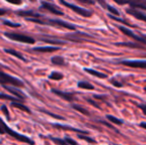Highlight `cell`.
Segmentation results:
<instances>
[{
  "label": "cell",
  "instance_id": "44dd1931",
  "mask_svg": "<svg viewBox=\"0 0 146 145\" xmlns=\"http://www.w3.org/2000/svg\"><path fill=\"white\" fill-rule=\"evenodd\" d=\"M49 77H50L51 79H54V81H60V79H62L64 77V75H62L61 73H58V72H53L51 73L50 75H49Z\"/></svg>",
  "mask_w": 146,
  "mask_h": 145
},
{
  "label": "cell",
  "instance_id": "484cf974",
  "mask_svg": "<svg viewBox=\"0 0 146 145\" xmlns=\"http://www.w3.org/2000/svg\"><path fill=\"white\" fill-rule=\"evenodd\" d=\"M119 46H126V47H129V48H141L139 45H136V44H132V43H121V44H117Z\"/></svg>",
  "mask_w": 146,
  "mask_h": 145
},
{
  "label": "cell",
  "instance_id": "ffe728a7",
  "mask_svg": "<svg viewBox=\"0 0 146 145\" xmlns=\"http://www.w3.org/2000/svg\"><path fill=\"white\" fill-rule=\"evenodd\" d=\"M78 87H80V89H94V85H90V83H87V81H80L79 83H78Z\"/></svg>",
  "mask_w": 146,
  "mask_h": 145
},
{
  "label": "cell",
  "instance_id": "e575fe53",
  "mask_svg": "<svg viewBox=\"0 0 146 145\" xmlns=\"http://www.w3.org/2000/svg\"><path fill=\"white\" fill-rule=\"evenodd\" d=\"M6 1H8L9 3H12V4H15V5H19V4H21V0H6Z\"/></svg>",
  "mask_w": 146,
  "mask_h": 145
},
{
  "label": "cell",
  "instance_id": "30bf717a",
  "mask_svg": "<svg viewBox=\"0 0 146 145\" xmlns=\"http://www.w3.org/2000/svg\"><path fill=\"white\" fill-rule=\"evenodd\" d=\"M4 87L7 89L9 93H11L12 95H14V97H16L17 99H25V95H24L22 91H20L18 89H14V87H10L9 85H3Z\"/></svg>",
  "mask_w": 146,
  "mask_h": 145
},
{
  "label": "cell",
  "instance_id": "d590c367",
  "mask_svg": "<svg viewBox=\"0 0 146 145\" xmlns=\"http://www.w3.org/2000/svg\"><path fill=\"white\" fill-rule=\"evenodd\" d=\"M79 2H82V3H86V4H94V2L92 0H77Z\"/></svg>",
  "mask_w": 146,
  "mask_h": 145
},
{
  "label": "cell",
  "instance_id": "1f68e13d",
  "mask_svg": "<svg viewBox=\"0 0 146 145\" xmlns=\"http://www.w3.org/2000/svg\"><path fill=\"white\" fill-rule=\"evenodd\" d=\"M4 24L7 26H10V27H20V24H17V23H12V22H9V21H4Z\"/></svg>",
  "mask_w": 146,
  "mask_h": 145
},
{
  "label": "cell",
  "instance_id": "60d3db41",
  "mask_svg": "<svg viewBox=\"0 0 146 145\" xmlns=\"http://www.w3.org/2000/svg\"><path fill=\"white\" fill-rule=\"evenodd\" d=\"M6 13V11L4 9H2V8H0V16L1 15H4V14Z\"/></svg>",
  "mask_w": 146,
  "mask_h": 145
},
{
  "label": "cell",
  "instance_id": "7a4b0ae2",
  "mask_svg": "<svg viewBox=\"0 0 146 145\" xmlns=\"http://www.w3.org/2000/svg\"><path fill=\"white\" fill-rule=\"evenodd\" d=\"M0 83L2 85H14V87H24V83L23 81H21L20 79H16V77H13L11 75H7V73H3L2 71H0Z\"/></svg>",
  "mask_w": 146,
  "mask_h": 145
},
{
  "label": "cell",
  "instance_id": "9c48e42d",
  "mask_svg": "<svg viewBox=\"0 0 146 145\" xmlns=\"http://www.w3.org/2000/svg\"><path fill=\"white\" fill-rule=\"evenodd\" d=\"M126 12L129 14V15H132L133 17H135L136 19L146 22V14H144L143 12H141V11H139V10L136 9V8L130 7V8H128V9L126 10Z\"/></svg>",
  "mask_w": 146,
  "mask_h": 145
},
{
  "label": "cell",
  "instance_id": "f1b7e54d",
  "mask_svg": "<svg viewBox=\"0 0 146 145\" xmlns=\"http://www.w3.org/2000/svg\"><path fill=\"white\" fill-rule=\"evenodd\" d=\"M110 17L111 18V19H114V20H116V21L121 22V23H124L125 25H130V24H129V23H127V22H125L123 19H120V18H117V17H115V16H113V15H110ZM130 26H133V25H130Z\"/></svg>",
  "mask_w": 146,
  "mask_h": 145
},
{
  "label": "cell",
  "instance_id": "8d00e7d4",
  "mask_svg": "<svg viewBox=\"0 0 146 145\" xmlns=\"http://www.w3.org/2000/svg\"><path fill=\"white\" fill-rule=\"evenodd\" d=\"M88 103H92V105H94V107H98V109H100V107H98V105H96V103H94V101H92V99H88Z\"/></svg>",
  "mask_w": 146,
  "mask_h": 145
},
{
  "label": "cell",
  "instance_id": "836d02e7",
  "mask_svg": "<svg viewBox=\"0 0 146 145\" xmlns=\"http://www.w3.org/2000/svg\"><path fill=\"white\" fill-rule=\"evenodd\" d=\"M42 111H43V112H45V113H47V114H49V115L53 116V117H55V118H59V119H63V117H62V116L56 115V114H53V113H51L50 111H46V110H42Z\"/></svg>",
  "mask_w": 146,
  "mask_h": 145
},
{
  "label": "cell",
  "instance_id": "ac0fdd59",
  "mask_svg": "<svg viewBox=\"0 0 146 145\" xmlns=\"http://www.w3.org/2000/svg\"><path fill=\"white\" fill-rule=\"evenodd\" d=\"M52 63L54 65H57V66H64L65 65V60H64L62 57L60 56H56V57H53L52 58Z\"/></svg>",
  "mask_w": 146,
  "mask_h": 145
},
{
  "label": "cell",
  "instance_id": "603a6c76",
  "mask_svg": "<svg viewBox=\"0 0 146 145\" xmlns=\"http://www.w3.org/2000/svg\"><path fill=\"white\" fill-rule=\"evenodd\" d=\"M106 117H108V119L110 120V121L113 122V123H115V124H122L123 123L122 120L118 119V118L114 117V116H112V115H108Z\"/></svg>",
  "mask_w": 146,
  "mask_h": 145
},
{
  "label": "cell",
  "instance_id": "f35d334b",
  "mask_svg": "<svg viewBox=\"0 0 146 145\" xmlns=\"http://www.w3.org/2000/svg\"><path fill=\"white\" fill-rule=\"evenodd\" d=\"M111 83H113L114 85H116V87H121V83H117L115 81V79H111Z\"/></svg>",
  "mask_w": 146,
  "mask_h": 145
},
{
  "label": "cell",
  "instance_id": "8fae6325",
  "mask_svg": "<svg viewBox=\"0 0 146 145\" xmlns=\"http://www.w3.org/2000/svg\"><path fill=\"white\" fill-rule=\"evenodd\" d=\"M53 93H56L57 95L61 97L62 99H66V101H72L75 97H74V95L72 93H64V91H57V89H53Z\"/></svg>",
  "mask_w": 146,
  "mask_h": 145
},
{
  "label": "cell",
  "instance_id": "4316f807",
  "mask_svg": "<svg viewBox=\"0 0 146 145\" xmlns=\"http://www.w3.org/2000/svg\"><path fill=\"white\" fill-rule=\"evenodd\" d=\"M51 139L59 145H68L67 142H66V140H62V139H59V138H53V137H51Z\"/></svg>",
  "mask_w": 146,
  "mask_h": 145
},
{
  "label": "cell",
  "instance_id": "b9f144b4",
  "mask_svg": "<svg viewBox=\"0 0 146 145\" xmlns=\"http://www.w3.org/2000/svg\"><path fill=\"white\" fill-rule=\"evenodd\" d=\"M140 126L142 128H144V129H146V122H142V123L140 124Z\"/></svg>",
  "mask_w": 146,
  "mask_h": 145
},
{
  "label": "cell",
  "instance_id": "ee69618b",
  "mask_svg": "<svg viewBox=\"0 0 146 145\" xmlns=\"http://www.w3.org/2000/svg\"><path fill=\"white\" fill-rule=\"evenodd\" d=\"M144 91H146V87H145V89H144Z\"/></svg>",
  "mask_w": 146,
  "mask_h": 145
},
{
  "label": "cell",
  "instance_id": "7c38bea8",
  "mask_svg": "<svg viewBox=\"0 0 146 145\" xmlns=\"http://www.w3.org/2000/svg\"><path fill=\"white\" fill-rule=\"evenodd\" d=\"M58 50L59 48H57V47H39V48L33 49L34 52H40V53H51Z\"/></svg>",
  "mask_w": 146,
  "mask_h": 145
},
{
  "label": "cell",
  "instance_id": "5b68a950",
  "mask_svg": "<svg viewBox=\"0 0 146 145\" xmlns=\"http://www.w3.org/2000/svg\"><path fill=\"white\" fill-rule=\"evenodd\" d=\"M118 4H129L132 8L146 10V0H114Z\"/></svg>",
  "mask_w": 146,
  "mask_h": 145
},
{
  "label": "cell",
  "instance_id": "3957f363",
  "mask_svg": "<svg viewBox=\"0 0 146 145\" xmlns=\"http://www.w3.org/2000/svg\"><path fill=\"white\" fill-rule=\"evenodd\" d=\"M5 37L11 39V40L17 41V42H22V43H27V44H34L35 40L32 37H29L27 35H23V34L19 33H11V32H6L4 33Z\"/></svg>",
  "mask_w": 146,
  "mask_h": 145
},
{
  "label": "cell",
  "instance_id": "83f0119b",
  "mask_svg": "<svg viewBox=\"0 0 146 145\" xmlns=\"http://www.w3.org/2000/svg\"><path fill=\"white\" fill-rule=\"evenodd\" d=\"M44 42L51 43V44H65V42H62V41H57V40H49V39H44Z\"/></svg>",
  "mask_w": 146,
  "mask_h": 145
},
{
  "label": "cell",
  "instance_id": "d6a6232c",
  "mask_svg": "<svg viewBox=\"0 0 146 145\" xmlns=\"http://www.w3.org/2000/svg\"><path fill=\"white\" fill-rule=\"evenodd\" d=\"M66 142H67V144H69V145H78L77 142H76L75 140L71 139V138H66Z\"/></svg>",
  "mask_w": 146,
  "mask_h": 145
},
{
  "label": "cell",
  "instance_id": "f546056e",
  "mask_svg": "<svg viewBox=\"0 0 146 145\" xmlns=\"http://www.w3.org/2000/svg\"><path fill=\"white\" fill-rule=\"evenodd\" d=\"M1 109H2V111H3V113L5 114L6 118L9 120L10 119V115H9V112H8V109H7V107H6V105H3V107H1Z\"/></svg>",
  "mask_w": 146,
  "mask_h": 145
},
{
  "label": "cell",
  "instance_id": "4dcf8cb0",
  "mask_svg": "<svg viewBox=\"0 0 146 145\" xmlns=\"http://www.w3.org/2000/svg\"><path fill=\"white\" fill-rule=\"evenodd\" d=\"M108 11H110L111 13H113L114 15H116V16H118V15H119V12L117 11V10H116L114 7H111V6L108 5Z\"/></svg>",
  "mask_w": 146,
  "mask_h": 145
},
{
  "label": "cell",
  "instance_id": "8992f818",
  "mask_svg": "<svg viewBox=\"0 0 146 145\" xmlns=\"http://www.w3.org/2000/svg\"><path fill=\"white\" fill-rule=\"evenodd\" d=\"M48 23H50L51 25L54 26H60V27L66 28V29L69 30H75L76 27L71 23H68L66 21H63V20H59V19H50L48 20Z\"/></svg>",
  "mask_w": 146,
  "mask_h": 145
},
{
  "label": "cell",
  "instance_id": "7bdbcfd3",
  "mask_svg": "<svg viewBox=\"0 0 146 145\" xmlns=\"http://www.w3.org/2000/svg\"><path fill=\"white\" fill-rule=\"evenodd\" d=\"M30 1H32V2H34V1H36V0H30Z\"/></svg>",
  "mask_w": 146,
  "mask_h": 145
},
{
  "label": "cell",
  "instance_id": "52a82bcc",
  "mask_svg": "<svg viewBox=\"0 0 146 145\" xmlns=\"http://www.w3.org/2000/svg\"><path fill=\"white\" fill-rule=\"evenodd\" d=\"M121 65L130 67V68H139V69H146V61H122L120 62Z\"/></svg>",
  "mask_w": 146,
  "mask_h": 145
},
{
  "label": "cell",
  "instance_id": "ba28073f",
  "mask_svg": "<svg viewBox=\"0 0 146 145\" xmlns=\"http://www.w3.org/2000/svg\"><path fill=\"white\" fill-rule=\"evenodd\" d=\"M42 7L44 8V9L48 10V11L51 12V13L55 14V15H59V16H63L64 15V13L59 9L58 7H57V6L53 5V4L49 3V2H47V1H43L42 2Z\"/></svg>",
  "mask_w": 146,
  "mask_h": 145
},
{
  "label": "cell",
  "instance_id": "9a60e30c",
  "mask_svg": "<svg viewBox=\"0 0 146 145\" xmlns=\"http://www.w3.org/2000/svg\"><path fill=\"white\" fill-rule=\"evenodd\" d=\"M18 14L21 15V16H23V17H36V18L42 17L41 15L34 13L33 11H20V12H18Z\"/></svg>",
  "mask_w": 146,
  "mask_h": 145
},
{
  "label": "cell",
  "instance_id": "6da1fadb",
  "mask_svg": "<svg viewBox=\"0 0 146 145\" xmlns=\"http://www.w3.org/2000/svg\"><path fill=\"white\" fill-rule=\"evenodd\" d=\"M5 133L9 134V135H11L13 138L19 140V141L26 142V143H28L30 145L34 144V141H32V140H31L30 138H28L27 136L22 135V134H19V133H17L16 131H13L12 129H10L9 126H8L7 124H6L5 122H4L1 118H0V134H5Z\"/></svg>",
  "mask_w": 146,
  "mask_h": 145
},
{
  "label": "cell",
  "instance_id": "d4e9b609",
  "mask_svg": "<svg viewBox=\"0 0 146 145\" xmlns=\"http://www.w3.org/2000/svg\"><path fill=\"white\" fill-rule=\"evenodd\" d=\"M0 99H9V101H17V99L14 97H9L7 95H4V93H0Z\"/></svg>",
  "mask_w": 146,
  "mask_h": 145
},
{
  "label": "cell",
  "instance_id": "ab89813d",
  "mask_svg": "<svg viewBox=\"0 0 146 145\" xmlns=\"http://www.w3.org/2000/svg\"><path fill=\"white\" fill-rule=\"evenodd\" d=\"M138 107H140V109H143V111H144V113L146 114V105L144 107V105H139Z\"/></svg>",
  "mask_w": 146,
  "mask_h": 145
},
{
  "label": "cell",
  "instance_id": "5bb4252c",
  "mask_svg": "<svg viewBox=\"0 0 146 145\" xmlns=\"http://www.w3.org/2000/svg\"><path fill=\"white\" fill-rule=\"evenodd\" d=\"M85 71L88 73H90V75H94V77H100V79H106V75L104 73H100V72H96V71L94 70H92V69H85Z\"/></svg>",
  "mask_w": 146,
  "mask_h": 145
},
{
  "label": "cell",
  "instance_id": "277c9868",
  "mask_svg": "<svg viewBox=\"0 0 146 145\" xmlns=\"http://www.w3.org/2000/svg\"><path fill=\"white\" fill-rule=\"evenodd\" d=\"M60 2H61V4H63V5H65L66 7H68V8H70V9H72L74 12L78 13L79 15L83 16V17H90V16L92 15V12L88 11V9H85V8L79 7V6H76V5H74V4H71V3H68V2H66L65 0H60Z\"/></svg>",
  "mask_w": 146,
  "mask_h": 145
},
{
  "label": "cell",
  "instance_id": "cb8c5ba5",
  "mask_svg": "<svg viewBox=\"0 0 146 145\" xmlns=\"http://www.w3.org/2000/svg\"><path fill=\"white\" fill-rule=\"evenodd\" d=\"M78 137L81 138V139L86 140V141H88V142H90V143H94V142H96L92 138H90V136H86V135H84V134H79Z\"/></svg>",
  "mask_w": 146,
  "mask_h": 145
},
{
  "label": "cell",
  "instance_id": "74e56055",
  "mask_svg": "<svg viewBox=\"0 0 146 145\" xmlns=\"http://www.w3.org/2000/svg\"><path fill=\"white\" fill-rule=\"evenodd\" d=\"M94 99H104L106 97H104V95H94Z\"/></svg>",
  "mask_w": 146,
  "mask_h": 145
},
{
  "label": "cell",
  "instance_id": "2e32d148",
  "mask_svg": "<svg viewBox=\"0 0 146 145\" xmlns=\"http://www.w3.org/2000/svg\"><path fill=\"white\" fill-rule=\"evenodd\" d=\"M55 127H58L60 129H66V130H71V131H75V132H80L82 134H85L86 132L83 131V130H80L77 129V128H73V127H70V126H65V125H61V124H55Z\"/></svg>",
  "mask_w": 146,
  "mask_h": 145
},
{
  "label": "cell",
  "instance_id": "4fadbf2b",
  "mask_svg": "<svg viewBox=\"0 0 146 145\" xmlns=\"http://www.w3.org/2000/svg\"><path fill=\"white\" fill-rule=\"evenodd\" d=\"M5 53L12 55V56L16 57V58L20 59V60H22V61H24V62L26 61V60H25V58H24V57L22 56V54H20L19 52H17V51L13 50V49H5Z\"/></svg>",
  "mask_w": 146,
  "mask_h": 145
},
{
  "label": "cell",
  "instance_id": "d6986e66",
  "mask_svg": "<svg viewBox=\"0 0 146 145\" xmlns=\"http://www.w3.org/2000/svg\"><path fill=\"white\" fill-rule=\"evenodd\" d=\"M12 105V107H16V109H22V110H24V111H26V112H31V110L28 109L26 105H22V103H17V101H13V103H11Z\"/></svg>",
  "mask_w": 146,
  "mask_h": 145
},
{
  "label": "cell",
  "instance_id": "e0dca14e",
  "mask_svg": "<svg viewBox=\"0 0 146 145\" xmlns=\"http://www.w3.org/2000/svg\"><path fill=\"white\" fill-rule=\"evenodd\" d=\"M119 30H120L121 32H122L124 35H126V36H128V37H130V38H132V39H135V37H136V35H135L134 33H133L132 31H130L129 29H127V28H125V27H122V26H119Z\"/></svg>",
  "mask_w": 146,
  "mask_h": 145
},
{
  "label": "cell",
  "instance_id": "7402d4cb",
  "mask_svg": "<svg viewBox=\"0 0 146 145\" xmlns=\"http://www.w3.org/2000/svg\"><path fill=\"white\" fill-rule=\"evenodd\" d=\"M73 107L76 110H78V111L82 112L83 114H85V115H90V113H88V111L87 109H85L84 107H79V105H73Z\"/></svg>",
  "mask_w": 146,
  "mask_h": 145
}]
</instances>
